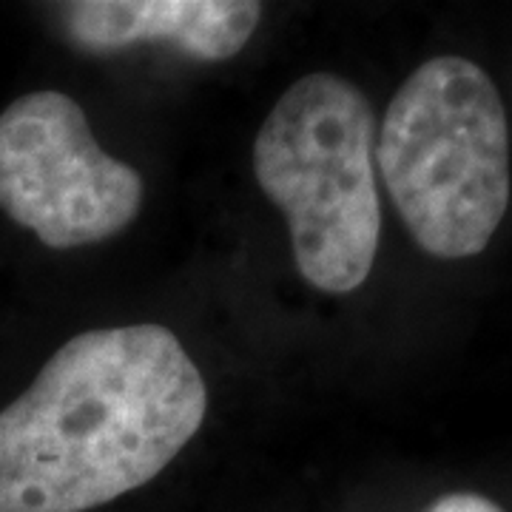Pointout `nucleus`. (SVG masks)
I'll return each mask as SVG.
<instances>
[{
	"label": "nucleus",
	"instance_id": "nucleus-1",
	"mask_svg": "<svg viewBox=\"0 0 512 512\" xmlns=\"http://www.w3.org/2000/svg\"><path fill=\"white\" fill-rule=\"evenodd\" d=\"M208 413L163 325L77 333L0 410V512H89L157 478Z\"/></svg>",
	"mask_w": 512,
	"mask_h": 512
},
{
	"label": "nucleus",
	"instance_id": "nucleus-6",
	"mask_svg": "<svg viewBox=\"0 0 512 512\" xmlns=\"http://www.w3.org/2000/svg\"><path fill=\"white\" fill-rule=\"evenodd\" d=\"M424 512H504L490 498L476 493H450Z\"/></svg>",
	"mask_w": 512,
	"mask_h": 512
},
{
	"label": "nucleus",
	"instance_id": "nucleus-3",
	"mask_svg": "<svg viewBox=\"0 0 512 512\" xmlns=\"http://www.w3.org/2000/svg\"><path fill=\"white\" fill-rule=\"evenodd\" d=\"M376 120L339 74L299 77L254 140L256 183L288 217L299 274L325 293H350L373 271L382 205Z\"/></svg>",
	"mask_w": 512,
	"mask_h": 512
},
{
	"label": "nucleus",
	"instance_id": "nucleus-5",
	"mask_svg": "<svg viewBox=\"0 0 512 512\" xmlns=\"http://www.w3.org/2000/svg\"><path fill=\"white\" fill-rule=\"evenodd\" d=\"M57 9L63 32L83 52L168 43L208 63L239 55L262 18L254 0H77Z\"/></svg>",
	"mask_w": 512,
	"mask_h": 512
},
{
	"label": "nucleus",
	"instance_id": "nucleus-2",
	"mask_svg": "<svg viewBox=\"0 0 512 512\" xmlns=\"http://www.w3.org/2000/svg\"><path fill=\"white\" fill-rule=\"evenodd\" d=\"M376 165L419 248L481 254L510 205V131L493 77L458 55L421 63L384 111Z\"/></svg>",
	"mask_w": 512,
	"mask_h": 512
},
{
	"label": "nucleus",
	"instance_id": "nucleus-4",
	"mask_svg": "<svg viewBox=\"0 0 512 512\" xmlns=\"http://www.w3.org/2000/svg\"><path fill=\"white\" fill-rule=\"evenodd\" d=\"M143 205V177L94 140L63 92H32L0 114V208L55 251L114 237Z\"/></svg>",
	"mask_w": 512,
	"mask_h": 512
}]
</instances>
